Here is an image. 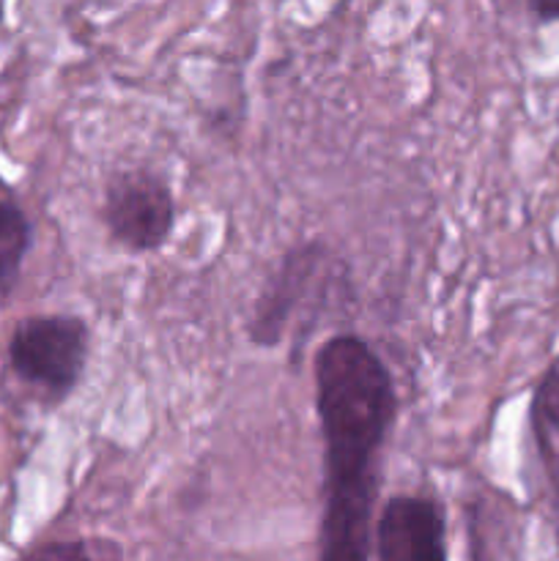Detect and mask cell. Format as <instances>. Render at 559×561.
Returning a JSON list of instances; mask_svg holds the SVG:
<instances>
[{
    "mask_svg": "<svg viewBox=\"0 0 559 561\" xmlns=\"http://www.w3.org/2000/svg\"><path fill=\"white\" fill-rule=\"evenodd\" d=\"M332 263V252L321 241H299L285 250L252 307V345L274 348L283 340L285 329L294 327L299 312L323 305Z\"/></svg>",
    "mask_w": 559,
    "mask_h": 561,
    "instance_id": "cell-4",
    "label": "cell"
},
{
    "mask_svg": "<svg viewBox=\"0 0 559 561\" xmlns=\"http://www.w3.org/2000/svg\"><path fill=\"white\" fill-rule=\"evenodd\" d=\"M548 482H551V488H554V496H557V504H559V463L554 466L551 471H548Z\"/></svg>",
    "mask_w": 559,
    "mask_h": 561,
    "instance_id": "cell-10",
    "label": "cell"
},
{
    "mask_svg": "<svg viewBox=\"0 0 559 561\" xmlns=\"http://www.w3.org/2000/svg\"><path fill=\"white\" fill-rule=\"evenodd\" d=\"M91 356L88 321L71 312H38L14 323L5 343L9 370L47 403L77 392Z\"/></svg>",
    "mask_w": 559,
    "mask_h": 561,
    "instance_id": "cell-2",
    "label": "cell"
},
{
    "mask_svg": "<svg viewBox=\"0 0 559 561\" xmlns=\"http://www.w3.org/2000/svg\"><path fill=\"white\" fill-rule=\"evenodd\" d=\"M373 557L381 561L447 559V515L431 496L398 493L378 504Z\"/></svg>",
    "mask_w": 559,
    "mask_h": 561,
    "instance_id": "cell-5",
    "label": "cell"
},
{
    "mask_svg": "<svg viewBox=\"0 0 559 561\" xmlns=\"http://www.w3.org/2000/svg\"><path fill=\"white\" fill-rule=\"evenodd\" d=\"M526 9L537 22H559V0H526Z\"/></svg>",
    "mask_w": 559,
    "mask_h": 561,
    "instance_id": "cell-9",
    "label": "cell"
},
{
    "mask_svg": "<svg viewBox=\"0 0 559 561\" xmlns=\"http://www.w3.org/2000/svg\"><path fill=\"white\" fill-rule=\"evenodd\" d=\"M5 25V0H0V31H3Z\"/></svg>",
    "mask_w": 559,
    "mask_h": 561,
    "instance_id": "cell-11",
    "label": "cell"
},
{
    "mask_svg": "<svg viewBox=\"0 0 559 561\" xmlns=\"http://www.w3.org/2000/svg\"><path fill=\"white\" fill-rule=\"evenodd\" d=\"M175 195L168 181L148 168H126L107 179L102 222L110 239L132 255L162 250L175 230Z\"/></svg>",
    "mask_w": 559,
    "mask_h": 561,
    "instance_id": "cell-3",
    "label": "cell"
},
{
    "mask_svg": "<svg viewBox=\"0 0 559 561\" xmlns=\"http://www.w3.org/2000/svg\"><path fill=\"white\" fill-rule=\"evenodd\" d=\"M31 247V217L14 197H0V305L14 294Z\"/></svg>",
    "mask_w": 559,
    "mask_h": 561,
    "instance_id": "cell-6",
    "label": "cell"
},
{
    "mask_svg": "<svg viewBox=\"0 0 559 561\" xmlns=\"http://www.w3.org/2000/svg\"><path fill=\"white\" fill-rule=\"evenodd\" d=\"M31 557L38 559H88V557H107L104 548H91L85 540H66V542H49V546L33 548Z\"/></svg>",
    "mask_w": 559,
    "mask_h": 561,
    "instance_id": "cell-8",
    "label": "cell"
},
{
    "mask_svg": "<svg viewBox=\"0 0 559 561\" xmlns=\"http://www.w3.org/2000/svg\"><path fill=\"white\" fill-rule=\"evenodd\" d=\"M312 381L323 436L318 557L362 561L373 557L381 455L398 420V389L387 362L354 332H338L318 345Z\"/></svg>",
    "mask_w": 559,
    "mask_h": 561,
    "instance_id": "cell-1",
    "label": "cell"
},
{
    "mask_svg": "<svg viewBox=\"0 0 559 561\" xmlns=\"http://www.w3.org/2000/svg\"><path fill=\"white\" fill-rule=\"evenodd\" d=\"M529 427L548 474L559 463V354L548 362L532 392Z\"/></svg>",
    "mask_w": 559,
    "mask_h": 561,
    "instance_id": "cell-7",
    "label": "cell"
}]
</instances>
